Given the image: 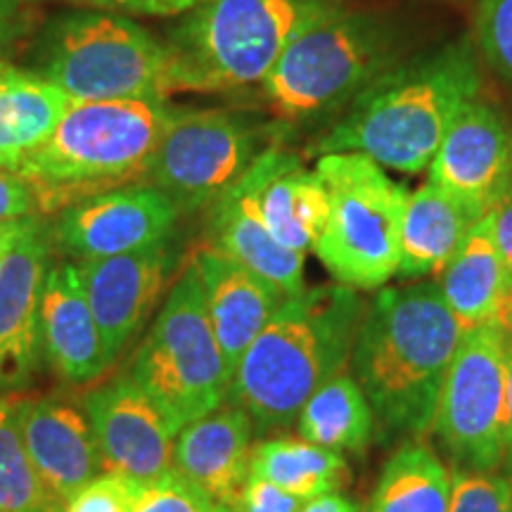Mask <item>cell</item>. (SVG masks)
I'll return each instance as SVG.
<instances>
[{
  "label": "cell",
  "instance_id": "cell-44",
  "mask_svg": "<svg viewBox=\"0 0 512 512\" xmlns=\"http://www.w3.org/2000/svg\"><path fill=\"white\" fill-rule=\"evenodd\" d=\"M508 479H510V491H512V475H510V477H508Z\"/></svg>",
  "mask_w": 512,
  "mask_h": 512
},
{
  "label": "cell",
  "instance_id": "cell-4",
  "mask_svg": "<svg viewBox=\"0 0 512 512\" xmlns=\"http://www.w3.org/2000/svg\"><path fill=\"white\" fill-rule=\"evenodd\" d=\"M171 110L164 98L72 100L50 138L19 166L38 211L121 188L145 176Z\"/></svg>",
  "mask_w": 512,
  "mask_h": 512
},
{
  "label": "cell",
  "instance_id": "cell-6",
  "mask_svg": "<svg viewBox=\"0 0 512 512\" xmlns=\"http://www.w3.org/2000/svg\"><path fill=\"white\" fill-rule=\"evenodd\" d=\"M394 62V36L380 19L339 8L302 31L261 81L275 119L302 124L339 112Z\"/></svg>",
  "mask_w": 512,
  "mask_h": 512
},
{
  "label": "cell",
  "instance_id": "cell-28",
  "mask_svg": "<svg viewBox=\"0 0 512 512\" xmlns=\"http://www.w3.org/2000/svg\"><path fill=\"white\" fill-rule=\"evenodd\" d=\"M451 472L420 441L403 444L377 479L368 512H448Z\"/></svg>",
  "mask_w": 512,
  "mask_h": 512
},
{
  "label": "cell",
  "instance_id": "cell-27",
  "mask_svg": "<svg viewBox=\"0 0 512 512\" xmlns=\"http://www.w3.org/2000/svg\"><path fill=\"white\" fill-rule=\"evenodd\" d=\"M249 475L268 479L287 494L311 501L342 489L349 482V465L342 453L304 439H268L252 448Z\"/></svg>",
  "mask_w": 512,
  "mask_h": 512
},
{
  "label": "cell",
  "instance_id": "cell-5",
  "mask_svg": "<svg viewBox=\"0 0 512 512\" xmlns=\"http://www.w3.org/2000/svg\"><path fill=\"white\" fill-rule=\"evenodd\" d=\"M339 8L337 0H200L164 43V95L261 83L294 38Z\"/></svg>",
  "mask_w": 512,
  "mask_h": 512
},
{
  "label": "cell",
  "instance_id": "cell-24",
  "mask_svg": "<svg viewBox=\"0 0 512 512\" xmlns=\"http://www.w3.org/2000/svg\"><path fill=\"white\" fill-rule=\"evenodd\" d=\"M72 98L27 69L0 64V169L19 166L50 138Z\"/></svg>",
  "mask_w": 512,
  "mask_h": 512
},
{
  "label": "cell",
  "instance_id": "cell-10",
  "mask_svg": "<svg viewBox=\"0 0 512 512\" xmlns=\"http://www.w3.org/2000/svg\"><path fill=\"white\" fill-rule=\"evenodd\" d=\"M434 430L456 470L496 472L505 463V328H467L441 387Z\"/></svg>",
  "mask_w": 512,
  "mask_h": 512
},
{
  "label": "cell",
  "instance_id": "cell-15",
  "mask_svg": "<svg viewBox=\"0 0 512 512\" xmlns=\"http://www.w3.org/2000/svg\"><path fill=\"white\" fill-rule=\"evenodd\" d=\"M176 259L174 242L166 240L138 252L76 261L110 363L143 330L162 299Z\"/></svg>",
  "mask_w": 512,
  "mask_h": 512
},
{
  "label": "cell",
  "instance_id": "cell-2",
  "mask_svg": "<svg viewBox=\"0 0 512 512\" xmlns=\"http://www.w3.org/2000/svg\"><path fill=\"white\" fill-rule=\"evenodd\" d=\"M479 69L470 43L458 41L427 57L392 64L344 107L316 140V155L358 152L401 174L430 169L441 140L477 100Z\"/></svg>",
  "mask_w": 512,
  "mask_h": 512
},
{
  "label": "cell",
  "instance_id": "cell-30",
  "mask_svg": "<svg viewBox=\"0 0 512 512\" xmlns=\"http://www.w3.org/2000/svg\"><path fill=\"white\" fill-rule=\"evenodd\" d=\"M448 512H512L510 479L496 472L456 470Z\"/></svg>",
  "mask_w": 512,
  "mask_h": 512
},
{
  "label": "cell",
  "instance_id": "cell-32",
  "mask_svg": "<svg viewBox=\"0 0 512 512\" xmlns=\"http://www.w3.org/2000/svg\"><path fill=\"white\" fill-rule=\"evenodd\" d=\"M214 501L197 489L176 467L145 486L143 496L131 512H209Z\"/></svg>",
  "mask_w": 512,
  "mask_h": 512
},
{
  "label": "cell",
  "instance_id": "cell-21",
  "mask_svg": "<svg viewBox=\"0 0 512 512\" xmlns=\"http://www.w3.org/2000/svg\"><path fill=\"white\" fill-rule=\"evenodd\" d=\"M209 209V247L259 273L285 294L304 290L306 254L280 245L268 233L256 207L252 166Z\"/></svg>",
  "mask_w": 512,
  "mask_h": 512
},
{
  "label": "cell",
  "instance_id": "cell-17",
  "mask_svg": "<svg viewBox=\"0 0 512 512\" xmlns=\"http://www.w3.org/2000/svg\"><path fill=\"white\" fill-rule=\"evenodd\" d=\"M192 264L200 273L211 328L233 380L242 356L285 302L287 294L209 245L197 249Z\"/></svg>",
  "mask_w": 512,
  "mask_h": 512
},
{
  "label": "cell",
  "instance_id": "cell-35",
  "mask_svg": "<svg viewBox=\"0 0 512 512\" xmlns=\"http://www.w3.org/2000/svg\"><path fill=\"white\" fill-rule=\"evenodd\" d=\"M38 214V200L22 176L0 169V223L29 219Z\"/></svg>",
  "mask_w": 512,
  "mask_h": 512
},
{
  "label": "cell",
  "instance_id": "cell-1",
  "mask_svg": "<svg viewBox=\"0 0 512 512\" xmlns=\"http://www.w3.org/2000/svg\"><path fill=\"white\" fill-rule=\"evenodd\" d=\"M463 332L437 283L380 287L363 313L349 361L384 437L432 430Z\"/></svg>",
  "mask_w": 512,
  "mask_h": 512
},
{
  "label": "cell",
  "instance_id": "cell-42",
  "mask_svg": "<svg viewBox=\"0 0 512 512\" xmlns=\"http://www.w3.org/2000/svg\"><path fill=\"white\" fill-rule=\"evenodd\" d=\"M501 325H503V328L508 330L510 335H512V302L508 304V309H505V313H503V318H501Z\"/></svg>",
  "mask_w": 512,
  "mask_h": 512
},
{
  "label": "cell",
  "instance_id": "cell-33",
  "mask_svg": "<svg viewBox=\"0 0 512 512\" xmlns=\"http://www.w3.org/2000/svg\"><path fill=\"white\" fill-rule=\"evenodd\" d=\"M475 22L479 48L512 79V0H479Z\"/></svg>",
  "mask_w": 512,
  "mask_h": 512
},
{
  "label": "cell",
  "instance_id": "cell-23",
  "mask_svg": "<svg viewBox=\"0 0 512 512\" xmlns=\"http://www.w3.org/2000/svg\"><path fill=\"white\" fill-rule=\"evenodd\" d=\"M439 290L463 328L501 323L512 302V275L503 264L491 228V214L479 219L441 268Z\"/></svg>",
  "mask_w": 512,
  "mask_h": 512
},
{
  "label": "cell",
  "instance_id": "cell-11",
  "mask_svg": "<svg viewBox=\"0 0 512 512\" xmlns=\"http://www.w3.org/2000/svg\"><path fill=\"white\" fill-rule=\"evenodd\" d=\"M264 150L261 128L240 114L174 110L143 178L181 214H195L219 200Z\"/></svg>",
  "mask_w": 512,
  "mask_h": 512
},
{
  "label": "cell",
  "instance_id": "cell-19",
  "mask_svg": "<svg viewBox=\"0 0 512 512\" xmlns=\"http://www.w3.org/2000/svg\"><path fill=\"white\" fill-rule=\"evenodd\" d=\"M38 342L41 356L69 382H91L110 368L74 261H50L38 309Z\"/></svg>",
  "mask_w": 512,
  "mask_h": 512
},
{
  "label": "cell",
  "instance_id": "cell-39",
  "mask_svg": "<svg viewBox=\"0 0 512 512\" xmlns=\"http://www.w3.org/2000/svg\"><path fill=\"white\" fill-rule=\"evenodd\" d=\"M22 31V8L19 0H0V53L10 46Z\"/></svg>",
  "mask_w": 512,
  "mask_h": 512
},
{
  "label": "cell",
  "instance_id": "cell-9",
  "mask_svg": "<svg viewBox=\"0 0 512 512\" xmlns=\"http://www.w3.org/2000/svg\"><path fill=\"white\" fill-rule=\"evenodd\" d=\"M166 46L126 17L79 12L57 19L38 48L34 74L72 100L166 98Z\"/></svg>",
  "mask_w": 512,
  "mask_h": 512
},
{
  "label": "cell",
  "instance_id": "cell-37",
  "mask_svg": "<svg viewBox=\"0 0 512 512\" xmlns=\"http://www.w3.org/2000/svg\"><path fill=\"white\" fill-rule=\"evenodd\" d=\"M491 228H494V240L503 256V264L512 275V183L496 207L491 209Z\"/></svg>",
  "mask_w": 512,
  "mask_h": 512
},
{
  "label": "cell",
  "instance_id": "cell-18",
  "mask_svg": "<svg viewBox=\"0 0 512 512\" xmlns=\"http://www.w3.org/2000/svg\"><path fill=\"white\" fill-rule=\"evenodd\" d=\"M15 408L31 463L50 494L67 505L76 491L102 472L88 418L55 399H19Z\"/></svg>",
  "mask_w": 512,
  "mask_h": 512
},
{
  "label": "cell",
  "instance_id": "cell-26",
  "mask_svg": "<svg viewBox=\"0 0 512 512\" xmlns=\"http://www.w3.org/2000/svg\"><path fill=\"white\" fill-rule=\"evenodd\" d=\"M297 430L304 441L328 451L366 453L375 437V415L354 375L339 373L304 403Z\"/></svg>",
  "mask_w": 512,
  "mask_h": 512
},
{
  "label": "cell",
  "instance_id": "cell-22",
  "mask_svg": "<svg viewBox=\"0 0 512 512\" xmlns=\"http://www.w3.org/2000/svg\"><path fill=\"white\" fill-rule=\"evenodd\" d=\"M254 422L242 408H216L185 425L174 444V467L214 503L233 508L245 489Z\"/></svg>",
  "mask_w": 512,
  "mask_h": 512
},
{
  "label": "cell",
  "instance_id": "cell-13",
  "mask_svg": "<svg viewBox=\"0 0 512 512\" xmlns=\"http://www.w3.org/2000/svg\"><path fill=\"white\" fill-rule=\"evenodd\" d=\"M55 228L41 216L17 221L0 261V389H19L36 375L38 309L53 256Z\"/></svg>",
  "mask_w": 512,
  "mask_h": 512
},
{
  "label": "cell",
  "instance_id": "cell-20",
  "mask_svg": "<svg viewBox=\"0 0 512 512\" xmlns=\"http://www.w3.org/2000/svg\"><path fill=\"white\" fill-rule=\"evenodd\" d=\"M256 207L280 245L306 254L330 219V192L318 171H306L294 152L268 147L252 164Z\"/></svg>",
  "mask_w": 512,
  "mask_h": 512
},
{
  "label": "cell",
  "instance_id": "cell-31",
  "mask_svg": "<svg viewBox=\"0 0 512 512\" xmlns=\"http://www.w3.org/2000/svg\"><path fill=\"white\" fill-rule=\"evenodd\" d=\"M143 482L124 475L95 477L69 498L64 512H131L145 491Z\"/></svg>",
  "mask_w": 512,
  "mask_h": 512
},
{
  "label": "cell",
  "instance_id": "cell-40",
  "mask_svg": "<svg viewBox=\"0 0 512 512\" xmlns=\"http://www.w3.org/2000/svg\"><path fill=\"white\" fill-rule=\"evenodd\" d=\"M299 512H363V510L361 505L351 501V498L332 491V494H323L318 498H311V501H306Z\"/></svg>",
  "mask_w": 512,
  "mask_h": 512
},
{
  "label": "cell",
  "instance_id": "cell-34",
  "mask_svg": "<svg viewBox=\"0 0 512 512\" xmlns=\"http://www.w3.org/2000/svg\"><path fill=\"white\" fill-rule=\"evenodd\" d=\"M306 501L302 498L287 494V491L280 489L268 482V479H261L256 475L247 477L245 489L238 498V503L233 505L235 512H299Z\"/></svg>",
  "mask_w": 512,
  "mask_h": 512
},
{
  "label": "cell",
  "instance_id": "cell-16",
  "mask_svg": "<svg viewBox=\"0 0 512 512\" xmlns=\"http://www.w3.org/2000/svg\"><path fill=\"white\" fill-rule=\"evenodd\" d=\"M427 181L484 219L512 183V128L494 107L470 102L441 140Z\"/></svg>",
  "mask_w": 512,
  "mask_h": 512
},
{
  "label": "cell",
  "instance_id": "cell-25",
  "mask_svg": "<svg viewBox=\"0 0 512 512\" xmlns=\"http://www.w3.org/2000/svg\"><path fill=\"white\" fill-rule=\"evenodd\" d=\"M477 221L437 183L427 181L408 195L401 221V259L396 275L411 280L441 273L467 230Z\"/></svg>",
  "mask_w": 512,
  "mask_h": 512
},
{
  "label": "cell",
  "instance_id": "cell-14",
  "mask_svg": "<svg viewBox=\"0 0 512 512\" xmlns=\"http://www.w3.org/2000/svg\"><path fill=\"white\" fill-rule=\"evenodd\" d=\"M83 408L98 446L102 472L150 484L174 467L178 434L128 375L86 394Z\"/></svg>",
  "mask_w": 512,
  "mask_h": 512
},
{
  "label": "cell",
  "instance_id": "cell-41",
  "mask_svg": "<svg viewBox=\"0 0 512 512\" xmlns=\"http://www.w3.org/2000/svg\"><path fill=\"white\" fill-rule=\"evenodd\" d=\"M19 221H22V219H19ZM15 228H17V221L0 223V261H3L5 252H8V245H10L12 235H15Z\"/></svg>",
  "mask_w": 512,
  "mask_h": 512
},
{
  "label": "cell",
  "instance_id": "cell-8",
  "mask_svg": "<svg viewBox=\"0 0 512 512\" xmlns=\"http://www.w3.org/2000/svg\"><path fill=\"white\" fill-rule=\"evenodd\" d=\"M316 171L330 192V219L313 252L339 285L380 290L399 271L411 192L358 152L323 155Z\"/></svg>",
  "mask_w": 512,
  "mask_h": 512
},
{
  "label": "cell",
  "instance_id": "cell-12",
  "mask_svg": "<svg viewBox=\"0 0 512 512\" xmlns=\"http://www.w3.org/2000/svg\"><path fill=\"white\" fill-rule=\"evenodd\" d=\"M181 211L155 185L128 183L69 204L55 223V242L76 261H95L171 240Z\"/></svg>",
  "mask_w": 512,
  "mask_h": 512
},
{
  "label": "cell",
  "instance_id": "cell-38",
  "mask_svg": "<svg viewBox=\"0 0 512 512\" xmlns=\"http://www.w3.org/2000/svg\"><path fill=\"white\" fill-rule=\"evenodd\" d=\"M505 472L512 475V335L505 330Z\"/></svg>",
  "mask_w": 512,
  "mask_h": 512
},
{
  "label": "cell",
  "instance_id": "cell-7",
  "mask_svg": "<svg viewBox=\"0 0 512 512\" xmlns=\"http://www.w3.org/2000/svg\"><path fill=\"white\" fill-rule=\"evenodd\" d=\"M128 377L150 396L176 434L223 406L230 375L192 261L166 294L155 323L131 358Z\"/></svg>",
  "mask_w": 512,
  "mask_h": 512
},
{
  "label": "cell",
  "instance_id": "cell-3",
  "mask_svg": "<svg viewBox=\"0 0 512 512\" xmlns=\"http://www.w3.org/2000/svg\"><path fill=\"white\" fill-rule=\"evenodd\" d=\"M363 313L366 304L347 285L287 294L242 356L228 401L252 418L259 434L290 427L311 394L344 373Z\"/></svg>",
  "mask_w": 512,
  "mask_h": 512
},
{
  "label": "cell",
  "instance_id": "cell-36",
  "mask_svg": "<svg viewBox=\"0 0 512 512\" xmlns=\"http://www.w3.org/2000/svg\"><path fill=\"white\" fill-rule=\"evenodd\" d=\"M69 3L95 5V8L140 12V15H185L200 0H69Z\"/></svg>",
  "mask_w": 512,
  "mask_h": 512
},
{
  "label": "cell",
  "instance_id": "cell-43",
  "mask_svg": "<svg viewBox=\"0 0 512 512\" xmlns=\"http://www.w3.org/2000/svg\"><path fill=\"white\" fill-rule=\"evenodd\" d=\"M209 512H235L233 508H226V505H221V503H214L209 508Z\"/></svg>",
  "mask_w": 512,
  "mask_h": 512
},
{
  "label": "cell",
  "instance_id": "cell-29",
  "mask_svg": "<svg viewBox=\"0 0 512 512\" xmlns=\"http://www.w3.org/2000/svg\"><path fill=\"white\" fill-rule=\"evenodd\" d=\"M0 512H64L31 463L10 399H0Z\"/></svg>",
  "mask_w": 512,
  "mask_h": 512
}]
</instances>
